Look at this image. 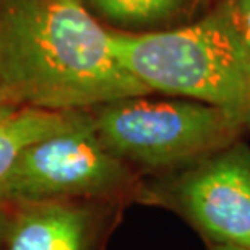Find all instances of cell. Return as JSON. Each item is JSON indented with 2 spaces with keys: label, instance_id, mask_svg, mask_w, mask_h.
I'll use <instances>...</instances> for the list:
<instances>
[{
  "label": "cell",
  "instance_id": "cell-1",
  "mask_svg": "<svg viewBox=\"0 0 250 250\" xmlns=\"http://www.w3.org/2000/svg\"><path fill=\"white\" fill-rule=\"evenodd\" d=\"M0 88L5 101L47 111L149 94L82 0H0Z\"/></svg>",
  "mask_w": 250,
  "mask_h": 250
},
{
  "label": "cell",
  "instance_id": "cell-6",
  "mask_svg": "<svg viewBox=\"0 0 250 250\" xmlns=\"http://www.w3.org/2000/svg\"><path fill=\"white\" fill-rule=\"evenodd\" d=\"M12 207L5 250H88L93 224L86 208L70 200Z\"/></svg>",
  "mask_w": 250,
  "mask_h": 250
},
{
  "label": "cell",
  "instance_id": "cell-2",
  "mask_svg": "<svg viewBox=\"0 0 250 250\" xmlns=\"http://www.w3.org/2000/svg\"><path fill=\"white\" fill-rule=\"evenodd\" d=\"M122 67L149 93L250 112V51L223 5L182 28L109 31Z\"/></svg>",
  "mask_w": 250,
  "mask_h": 250
},
{
  "label": "cell",
  "instance_id": "cell-9",
  "mask_svg": "<svg viewBox=\"0 0 250 250\" xmlns=\"http://www.w3.org/2000/svg\"><path fill=\"white\" fill-rule=\"evenodd\" d=\"M223 8L239 38L250 51V0H226Z\"/></svg>",
  "mask_w": 250,
  "mask_h": 250
},
{
  "label": "cell",
  "instance_id": "cell-12",
  "mask_svg": "<svg viewBox=\"0 0 250 250\" xmlns=\"http://www.w3.org/2000/svg\"><path fill=\"white\" fill-rule=\"evenodd\" d=\"M0 103H5V98H3V93H2V88H0ZM8 103V101H7Z\"/></svg>",
  "mask_w": 250,
  "mask_h": 250
},
{
  "label": "cell",
  "instance_id": "cell-11",
  "mask_svg": "<svg viewBox=\"0 0 250 250\" xmlns=\"http://www.w3.org/2000/svg\"><path fill=\"white\" fill-rule=\"evenodd\" d=\"M213 250H250L247 247H237V246H228V244H214Z\"/></svg>",
  "mask_w": 250,
  "mask_h": 250
},
{
  "label": "cell",
  "instance_id": "cell-5",
  "mask_svg": "<svg viewBox=\"0 0 250 250\" xmlns=\"http://www.w3.org/2000/svg\"><path fill=\"white\" fill-rule=\"evenodd\" d=\"M177 200L214 244L250 249V149L237 142L205 158L179 184Z\"/></svg>",
  "mask_w": 250,
  "mask_h": 250
},
{
  "label": "cell",
  "instance_id": "cell-4",
  "mask_svg": "<svg viewBox=\"0 0 250 250\" xmlns=\"http://www.w3.org/2000/svg\"><path fill=\"white\" fill-rule=\"evenodd\" d=\"M130 184L128 166L104 146L93 116L83 111L72 127L24 149L0 184V202L107 197Z\"/></svg>",
  "mask_w": 250,
  "mask_h": 250
},
{
  "label": "cell",
  "instance_id": "cell-8",
  "mask_svg": "<svg viewBox=\"0 0 250 250\" xmlns=\"http://www.w3.org/2000/svg\"><path fill=\"white\" fill-rule=\"evenodd\" d=\"M190 0H91L93 7L111 21L122 24H154L176 18Z\"/></svg>",
  "mask_w": 250,
  "mask_h": 250
},
{
  "label": "cell",
  "instance_id": "cell-3",
  "mask_svg": "<svg viewBox=\"0 0 250 250\" xmlns=\"http://www.w3.org/2000/svg\"><path fill=\"white\" fill-rule=\"evenodd\" d=\"M103 145L125 164L171 167L205 159L237 143L250 112L192 99L127 98L91 114Z\"/></svg>",
  "mask_w": 250,
  "mask_h": 250
},
{
  "label": "cell",
  "instance_id": "cell-7",
  "mask_svg": "<svg viewBox=\"0 0 250 250\" xmlns=\"http://www.w3.org/2000/svg\"><path fill=\"white\" fill-rule=\"evenodd\" d=\"M82 114L83 111H47L17 103H0V184L24 149L72 127Z\"/></svg>",
  "mask_w": 250,
  "mask_h": 250
},
{
  "label": "cell",
  "instance_id": "cell-10",
  "mask_svg": "<svg viewBox=\"0 0 250 250\" xmlns=\"http://www.w3.org/2000/svg\"><path fill=\"white\" fill-rule=\"evenodd\" d=\"M3 202H0V250H5V237H7V228H8V216L10 214L5 209Z\"/></svg>",
  "mask_w": 250,
  "mask_h": 250
}]
</instances>
